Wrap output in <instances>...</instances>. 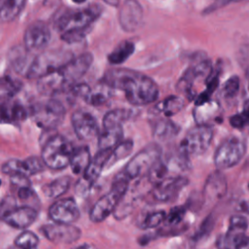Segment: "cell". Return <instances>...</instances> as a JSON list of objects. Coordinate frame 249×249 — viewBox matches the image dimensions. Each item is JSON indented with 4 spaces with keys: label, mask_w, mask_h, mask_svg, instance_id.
I'll return each mask as SVG.
<instances>
[{
    "label": "cell",
    "mask_w": 249,
    "mask_h": 249,
    "mask_svg": "<svg viewBox=\"0 0 249 249\" xmlns=\"http://www.w3.org/2000/svg\"><path fill=\"white\" fill-rule=\"evenodd\" d=\"M134 52V45L131 42L124 41L109 53L108 60L112 64H121L126 60Z\"/></svg>",
    "instance_id": "1f68e13d"
},
{
    "label": "cell",
    "mask_w": 249,
    "mask_h": 249,
    "mask_svg": "<svg viewBox=\"0 0 249 249\" xmlns=\"http://www.w3.org/2000/svg\"><path fill=\"white\" fill-rule=\"evenodd\" d=\"M186 185H188V179L183 176L166 177L154 186L152 196L159 202L170 201L179 195Z\"/></svg>",
    "instance_id": "4fadbf2b"
},
{
    "label": "cell",
    "mask_w": 249,
    "mask_h": 249,
    "mask_svg": "<svg viewBox=\"0 0 249 249\" xmlns=\"http://www.w3.org/2000/svg\"><path fill=\"white\" fill-rule=\"evenodd\" d=\"M184 107V100L176 95L168 96L162 101L159 102L155 109L160 113H162L165 117H171L180 112Z\"/></svg>",
    "instance_id": "f1b7e54d"
},
{
    "label": "cell",
    "mask_w": 249,
    "mask_h": 249,
    "mask_svg": "<svg viewBox=\"0 0 249 249\" xmlns=\"http://www.w3.org/2000/svg\"><path fill=\"white\" fill-rule=\"evenodd\" d=\"M246 151L245 143L237 137L224 140L214 155V163L218 169H228L237 164Z\"/></svg>",
    "instance_id": "30bf717a"
},
{
    "label": "cell",
    "mask_w": 249,
    "mask_h": 249,
    "mask_svg": "<svg viewBox=\"0 0 249 249\" xmlns=\"http://www.w3.org/2000/svg\"><path fill=\"white\" fill-rule=\"evenodd\" d=\"M90 160V152L87 146H82L75 149L70 161L72 172L76 175H82L89 166Z\"/></svg>",
    "instance_id": "cb8c5ba5"
},
{
    "label": "cell",
    "mask_w": 249,
    "mask_h": 249,
    "mask_svg": "<svg viewBox=\"0 0 249 249\" xmlns=\"http://www.w3.org/2000/svg\"><path fill=\"white\" fill-rule=\"evenodd\" d=\"M213 138L211 125L196 124L190 128L181 140L179 151L187 156H197L203 154L210 146Z\"/></svg>",
    "instance_id": "ba28073f"
},
{
    "label": "cell",
    "mask_w": 249,
    "mask_h": 249,
    "mask_svg": "<svg viewBox=\"0 0 249 249\" xmlns=\"http://www.w3.org/2000/svg\"><path fill=\"white\" fill-rule=\"evenodd\" d=\"M41 233L55 244H70L77 241L81 236V230L72 224L53 223L40 228Z\"/></svg>",
    "instance_id": "8fae6325"
},
{
    "label": "cell",
    "mask_w": 249,
    "mask_h": 249,
    "mask_svg": "<svg viewBox=\"0 0 249 249\" xmlns=\"http://www.w3.org/2000/svg\"><path fill=\"white\" fill-rule=\"evenodd\" d=\"M165 216H166V214L162 210H157V211L150 212L145 216L144 220L142 221V223L140 225V228L143 230H150V229L157 228L162 222H164Z\"/></svg>",
    "instance_id": "8d00e7d4"
},
{
    "label": "cell",
    "mask_w": 249,
    "mask_h": 249,
    "mask_svg": "<svg viewBox=\"0 0 249 249\" xmlns=\"http://www.w3.org/2000/svg\"><path fill=\"white\" fill-rule=\"evenodd\" d=\"M221 108L218 102L209 100L201 105L196 106L194 110V118L197 124L210 125L211 122L221 121Z\"/></svg>",
    "instance_id": "44dd1931"
},
{
    "label": "cell",
    "mask_w": 249,
    "mask_h": 249,
    "mask_svg": "<svg viewBox=\"0 0 249 249\" xmlns=\"http://www.w3.org/2000/svg\"><path fill=\"white\" fill-rule=\"evenodd\" d=\"M18 197L19 198L20 201H22L24 203L30 202V206H32V207H34L32 202H36V203L39 202L37 195L34 192V190L31 188V186L18 188Z\"/></svg>",
    "instance_id": "60d3db41"
},
{
    "label": "cell",
    "mask_w": 249,
    "mask_h": 249,
    "mask_svg": "<svg viewBox=\"0 0 249 249\" xmlns=\"http://www.w3.org/2000/svg\"><path fill=\"white\" fill-rule=\"evenodd\" d=\"M247 228H248V222H247V219L244 216H242V215H232L231 217L229 230L245 233Z\"/></svg>",
    "instance_id": "b9f144b4"
},
{
    "label": "cell",
    "mask_w": 249,
    "mask_h": 249,
    "mask_svg": "<svg viewBox=\"0 0 249 249\" xmlns=\"http://www.w3.org/2000/svg\"><path fill=\"white\" fill-rule=\"evenodd\" d=\"M92 59V55L89 53H82L78 57H74L58 70L69 89L74 86L75 83L88 71Z\"/></svg>",
    "instance_id": "e0dca14e"
},
{
    "label": "cell",
    "mask_w": 249,
    "mask_h": 249,
    "mask_svg": "<svg viewBox=\"0 0 249 249\" xmlns=\"http://www.w3.org/2000/svg\"><path fill=\"white\" fill-rule=\"evenodd\" d=\"M17 207V201L14 196H5L1 202V216Z\"/></svg>",
    "instance_id": "ee69618b"
},
{
    "label": "cell",
    "mask_w": 249,
    "mask_h": 249,
    "mask_svg": "<svg viewBox=\"0 0 249 249\" xmlns=\"http://www.w3.org/2000/svg\"><path fill=\"white\" fill-rule=\"evenodd\" d=\"M103 83L123 90L127 101L135 106H143L156 101L159 96L157 84L148 76L125 68L108 70L102 80Z\"/></svg>",
    "instance_id": "6da1fadb"
},
{
    "label": "cell",
    "mask_w": 249,
    "mask_h": 249,
    "mask_svg": "<svg viewBox=\"0 0 249 249\" xmlns=\"http://www.w3.org/2000/svg\"><path fill=\"white\" fill-rule=\"evenodd\" d=\"M100 13L101 8L98 5H90L82 10H68L57 18L55 25L61 32L87 28L99 17Z\"/></svg>",
    "instance_id": "52a82bcc"
},
{
    "label": "cell",
    "mask_w": 249,
    "mask_h": 249,
    "mask_svg": "<svg viewBox=\"0 0 249 249\" xmlns=\"http://www.w3.org/2000/svg\"><path fill=\"white\" fill-rule=\"evenodd\" d=\"M248 187H249V186H248Z\"/></svg>",
    "instance_id": "11a10c76"
},
{
    "label": "cell",
    "mask_w": 249,
    "mask_h": 249,
    "mask_svg": "<svg viewBox=\"0 0 249 249\" xmlns=\"http://www.w3.org/2000/svg\"><path fill=\"white\" fill-rule=\"evenodd\" d=\"M71 124L76 136L83 141H89L99 133L95 117L85 110L75 111L71 116Z\"/></svg>",
    "instance_id": "7c38bea8"
},
{
    "label": "cell",
    "mask_w": 249,
    "mask_h": 249,
    "mask_svg": "<svg viewBox=\"0 0 249 249\" xmlns=\"http://www.w3.org/2000/svg\"><path fill=\"white\" fill-rule=\"evenodd\" d=\"M111 95L112 88L102 82L95 88L90 89L89 92L84 100L92 106H100L106 103L110 99Z\"/></svg>",
    "instance_id": "4316f807"
},
{
    "label": "cell",
    "mask_w": 249,
    "mask_h": 249,
    "mask_svg": "<svg viewBox=\"0 0 249 249\" xmlns=\"http://www.w3.org/2000/svg\"><path fill=\"white\" fill-rule=\"evenodd\" d=\"M73 58L72 53L66 50H51L44 52L32 59L25 76L28 79H40L59 70Z\"/></svg>",
    "instance_id": "277c9868"
},
{
    "label": "cell",
    "mask_w": 249,
    "mask_h": 249,
    "mask_svg": "<svg viewBox=\"0 0 249 249\" xmlns=\"http://www.w3.org/2000/svg\"><path fill=\"white\" fill-rule=\"evenodd\" d=\"M230 124H231L232 127L239 128V129H240V128H243L244 126H247L246 121H245V119H244V117L242 116L241 113L232 115V116L230 118Z\"/></svg>",
    "instance_id": "f6af8a7d"
},
{
    "label": "cell",
    "mask_w": 249,
    "mask_h": 249,
    "mask_svg": "<svg viewBox=\"0 0 249 249\" xmlns=\"http://www.w3.org/2000/svg\"><path fill=\"white\" fill-rule=\"evenodd\" d=\"M71 178L69 176L58 177L42 187V192L49 198H57L69 189Z\"/></svg>",
    "instance_id": "d4e9b609"
},
{
    "label": "cell",
    "mask_w": 249,
    "mask_h": 249,
    "mask_svg": "<svg viewBox=\"0 0 249 249\" xmlns=\"http://www.w3.org/2000/svg\"><path fill=\"white\" fill-rule=\"evenodd\" d=\"M76 249H95V247L93 245H91V244H83V245L79 246Z\"/></svg>",
    "instance_id": "681fc988"
},
{
    "label": "cell",
    "mask_w": 249,
    "mask_h": 249,
    "mask_svg": "<svg viewBox=\"0 0 249 249\" xmlns=\"http://www.w3.org/2000/svg\"><path fill=\"white\" fill-rule=\"evenodd\" d=\"M38 243V236L30 231H23L14 240V244L20 249H36Z\"/></svg>",
    "instance_id": "d590c367"
},
{
    "label": "cell",
    "mask_w": 249,
    "mask_h": 249,
    "mask_svg": "<svg viewBox=\"0 0 249 249\" xmlns=\"http://www.w3.org/2000/svg\"><path fill=\"white\" fill-rule=\"evenodd\" d=\"M245 75H246L247 83H248V86H249V66H248V67H247V69H246V73H245Z\"/></svg>",
    "instance_id": "f907efd6"
},
{
    "label": "cell",
    "mask_w": 249,
    "mask_h": 249,
    "mask_svg": "<svg viewBox=\"0 0 249 249\" xmlns=\"http://www.w3.org/2000/svg\"><path fill=\"white\" fill-rule=\"evenodd\" d=\"M231 1H240V0H231Z\"/></svg>",
    "instance_id": "db71d44e"
},
{
    "label": "cell",
    "mask_w": 249,
    "mask_h": 249,
    "mask_svg": "<svg viewBox=\"0 0 249 249\" xmlns=\"http://www.w3.org/2000/svg\"><path fill=\"white\" fill-rule=\"evenodd\" d=\"M131 112L126 109H114L107 112L102 121L103 128H110L116 126H123V124L125 123L129 117Z\"/></svg>",
    "instance_id": "f546056e"
},
{
    "label": "cell",
    "mask_w": 249,
    "mask_h": 249,
    "mask_svg": "<svg viewBox=\"0 0 249 249\" xmlns=\"http://www.w3.org/2000/svg\"><path fill=\"white\" fill-rule=\"evenodd\" d=\"M24 0H0V17L3 22L15 19L20 13Z\"/></svg>",
    "instance_id": "83f0119b"
},
{
    "label": "cell",
    "mask_w": 249,
    "mask_h": 249,
    "mask_svg": "<svg viewBox=\"0 0 249 249\" xmlns=\"http://www.w3.org/2000/svg\"><path fill=\"white\" fill-rule=\"evenodd\" d=\"M240 209H241L243 212L249 213V201H243V202L240 204Z\"/></svg>",
    "instance_id": "7dc6e473"
},
{
    "label": "cell",
    "mask_w": 249,
    "mask_h": 249,
    "mask_svg": "<svg viewBox=\"0 0 249 249\" xmlns=\"http://www.w3.org/2000/svg\"><path fill=\"white\" fill-rule=\"evenodd\" d=\"M51 40V31L43 21H35L28 25L23 35L24 47L29 52L44 49Z\"/></svg>",
    "instance_id": "2e32d148"
},
{
    "label": "cell",
    "mask_w": 249,
    "mask_h": 249,
    "mask_svg": "<svg viewBox=\"0 0 249 249\" xmlns=\"http://www.w3.org/2000/svg\"><path fill=\"white\" fill-rule=\"evenodd\" d=\"M90 28L87 27V28H81V29H72L69 31H65L62 32L61 34V40L68 43V44H73V43H77L81 40H83L87 33L89 32Z\"/></svg>",
    "instance_id": "ab89813d"
},
{
    "label": "cell",
    "mask_w": 249,
    "mask_h": 249,
    "mask_svg": "<svg viewBox=\"0 0 249 249\" xmlns=\"http://www.w3.org/2000/svg\"><path fill=\"white\" fill-rule=\"evenodd\" d=\"M227 192V181L224 175L219 172L211 173L204 185L203 195L204 198L213 201L222 198Z\"/></svg>",
    "instance_id": "ffe728a7"
},
{
    "label": "cell",
    "mask_w": 249,
    "mask_h": 249,
    "mask_svg": "<svg viewBox=\"0 0 249 249\" xmlns=\"http://www.w3.org/2000/svg\"><path fill=\"white\" fill-rule=\"evenodd\" d=\"M143 19V10L136 0H125L119 12V21L126 32L139 28Z\"/></svg>",
    "instance_id": "ac0fdd59"
},
{
    "label": "cell",
    "mask_w": 249,
    "mask_h": 249,
    "mask_svg": "<svg viewBox=\"0 0 249 249\" xmlns=\"http://www.w3.org/2000/svg\"><path fill=\"white\" fill-rule=\"evenodd\" d=\"M44 161L38 157H29L25 160H9L1 166V171L9 176L14 174H21L31 176L43 171Z\"/></svg>",
    "instance_id": "9a60e30c"
},
{
    "label": "cell",
    "mask_w": 249,
    "mask_h": 249,
    "mask_svg": "<svg viewBox=\"0 0 249 249\" xmlns=\"http://www.w3.org/2000/svg\"><path fill=\"white\" fill-rule=\"evenodd\" d=\"M102 1L110 6H113V7H117L120 3V0H102Z\"/></svg>",
    "instance_id": "c3c4849f"
},
{
    "label": "cell",
    "mask_w": 249,
    "mask_h": 249,
    "mask_svg": "<svg viewBox=\"0 0 249 249\" xmlns=\"http://www.w3.org/2000/svg\"><path fill=\"white\" fill-rule=\"evenodd\" d=\"M124 130L123 126H116L110 128H103V131L98 136L99 150L113 149L121 141H123Z\"/></svg>",
    "instance_id": "603a6c76"
},
{
    "label": "cell",
    "mask_w": 249,
    "mask_h": 249,
    "mask_svg": "<svg viewBox=\"0 0 249 249\" xmlns=\"http://www.w3.org/2000/svg\"><path fill=\"white\" fill-rule=\"evenodd\" d=\"M10 249H20V248H18V247H17V246L15 245L14 247H12V248H10Z\"/></svg>",
    "instance_id": "f5cc1de1"
},
{
    "label": "cell",
    "mask_w": 249,
    "mask_h": 249,
    "mask_svg": "<svg viewBox=\"0 0 249 249\" xmlns=\"http://www.w3.org/2000/svg\"><path fill=\"white\" fill-rule=\"evenodd\" d=\"M1 217L8 226L18 230H25L36 221L38 211L35 207L22 205L15 207Z\"/></svg>",
    "instance_id": "d6986e66"
},
{
    "label": "cell",
    "mask_w": 249,
    "mask_h": 249,
    "mask_svg": "<svg viewBox=\"0 0 249 249\" xmlns=\"http://www.w3.org/2000/svg\"><path fill=\"white\" fill-rule=\"evenodd\" d=\"M28 116L27 110L19 103L9 104L2 102L1 120L3 123H18L24 121Z\"/></svg>",
    "instance_id": "7402d4cb"
},
{
    "label": "cell",
    "mask_w": 249,
    "mask_h": 249,
    "mask_svg": "<svg viewBox=\"0 0 249 249\" xmlns=\"http://www.w3.org/2000/svg\"><path fill=\"white\" fill-rule=\"evenodd\" d=\"M239 78L237 76H232L229 78L223 85L221 93L225 98L234 97L239 90Z\"/></svg>",
    "instance_id": "f35d334b"
},
{
    "label": "cell",
    "mask_w": 249,
    "mask_h": 249,
    "mask_svg": "<svg viewBox=\"0 0 249 249\" xmlns=\"http://www.w3.org/2000/svg\"><path fill=\"white\" fill-rule=\"evenodd\" d=\"M168 169H169L168 165L161 159H160L153 164V166L150 168V170L147 173L149 182L153 184V186L160 183V181H162L167 177Z\"/></svg>",
    "instance_id": "e575fe53"
},
{
    "label": "cell",
    "mask_w": 249,
    "mask_h": 249,
    "mask_svg": "<svg viewBox=\"0 0 249 249\" xmlns=\"http://www.w3.org/2000/svg\"><path fill=\"white\" fill-rule=\"evenodd\" d=\"M242 116L244 117L245 121H246V124L247 126H249V99H247L244 104H243V109L241 111Z\"/></svg>",
    "instance_id": "bcb514c9"
},
{
    "label": "cell",
    "mask_w": 249,
    "mask_h": 249,
    "mask_svg": "<svg viewBox=\"0 0 249 249\" xmlns=\"http://www.w3.org/2000/svg\"><path fill=\"white\" fill-rule=\"evenodd\" d=\"M185 215H186V207L175 206L172 209H170L168 214H166L164 219V224L165 226H168V227L177 226L183 221Z\"/></svg>",
    "instance_id": "74e56055"
},
{
    "label": "cell",
    "mask_w": 249,
    "mask_h": 249,
    "mask_svg": "<svg viewBox=\"0 0 249 249\" xmlns=\"http://www.w3.org/2000/svg\"><path fill=\"white\" fill-rule=\"evenodd\" d=\"M179 131L180 128L176 124L169 120H161L156 124L154 135L161 141H166L174 138Z\"/></svg>",
    "instance_id": "4dcf8cb0"
},
{
    "label": "cell",
    "mask_w": 249,
    "mask_h": 249,
    "mask_svg": "<svg viewBox=\"0 0 249 249\" xmlns=\"http://www.w3.org/2000/svg\"><path fill=\"white\" fill-rule=\"evenodd\" d=\"M161 148L155 143H152L137 154L125 164L123 169L124 174L131 179H136L143 174H147L153 164L160 159Z\"/></svg>",
    "instance_id": "9c48e42d"
},
{
    "label": "cell",
    "mask_w": 249,
    "mask_h": 249,
    "mask_svg": "<svg viewBox=\"0 0 249 249\" xmlns=\"http://www.w3.org/2000/svg\"><path fill=\"white\" fill-rule=\"evenodd\" d=\"M74 150L71 142L67 138L55 134L49 137L45 142L41 159L47 167L60 170L70 165Z\"/></svg>",
    "instance_id": "3957f363"
},
{
    "label": "cell",
    "mask_w": 249,
    "mask_h": 249,
    "mask_svg": "<svg viewBox=\"0 0 249 249\" xmlns=\"http://www.w3.org/2000/svg\"><path fill=\"white\" fill-rule=\"evenodd\" d=\"M22 88L19 80L11 76H4L1 80V97L2 99H10L15 96Z\"/></svg>",
    "instance_id": "d6a6232c"
},
{
    "label": "cell",
    "mask_w": 249,
    "mask_h": 249,
    "mask_svg": "<svg viewBox=\"0 0 249 249\" xmlns=\"http://www.w3.org/2000/svg\"><path fill=\"white\" fill-rule=\"evenodd\" d=\"M31 115L38 126L45 130H51L63 122L65 108L59 100L51 98L46 102L34 105L31 108Z\"/></svg>",
    "instance_id": "8992f818"
},
{
    "label": "cell",
    "mask_w": 249,
    "mask_h": 249,
    "mask_svg": "<svg viewBox=\"0 0 249 249\" xmlns=\"http://www.w3.org/2000/svg\"><path fill=\"white\" fill-rule=\"evenodd\" d=\"M74 3H78V4H81V3H83V2H85L86 0H72Z\"/></svg>",
    "instance_id": "816d5d0a"
},
{
    "label": "cell",
    "mask_w": 249,
    "mask_h": 249,
    "mask_svg": "<svg viewBox=\"0 0 249 249\" xmlns=\"http://www.w3.org/2000/svg\"><path fill=\"white\" fill-rule=\"evenodd\" d=\"M129 181L130 179L123 171L116 176L110 191L99 197L92 205L89 211L91 222L100 223L115 212L118 204L129 188Z\"/></svg>",
    "instance_id": "7a4b0ae2"
},
{
    "label": "cell",
    "mask_w": 249,
    "mask_h": 249,
    "mask_svg": "<svg viewBox=\"0 0 249 249\" xmlns=\"http://www.w3.org/2000/svg\"><path fill=\"white\" fill-rule=\"evenodd\" d=\"M112 149L99 150L91 159L89 166L81 175L75 186V193L79 197H87L104 167L107 166Z\"/></svg>",
    "instance_id": "5b68a950"
},
{
    "label": "cell",
    "mask_w": 249,
    "mask_h": 249,
    "mask_svg": "<svg viewBox=\"0 0 249 249\" xmlns=\"http://www.w3.org/2000/svg\"><path fill=\"white\" fill-rule=\"evenodd\" d=\"M49 217L55 223L72 224L80 217V210L74 198H60L50 206Z\"/></svg>",
    "instance_id": "5bb4252c"
},
{
    "label": "cell",
    "mask_w": 249,
    "mask_h": 249,
    "mask_svg": "<svg viewBox=\"0 0 249 249\" xmlns=\"http://www.w3.org/2000/svg\"><path fill=\"white\" fill-rule=\"evenodd\" d=\"M132 149H133V141L132 140L127 139V140L121 141L116 147H114L112 149L107 166H111L116 161L121 160L122 159H124L127 156H129L130 153L132 152Z\"/></svg>",
    "instance_id": "836d02e7"
},
{
    "label": "cell",
    "mask_w": 249,
    "mask_h": 249,
    "mask_svg": "<svg viewBox=\"0 0 249 249\" xmlns=\"http://www.w3.org/2000/svg\"><path fill=\"white\" fill-rule=\"evenodd\" d=\"M10 180H11V183L13 185L17 186L18 188L25 187V186H31L30 181L28 179V176H25V175L14 174V175L10 176Z\"/></svg>",
    "instance_id": "7bdbcfd3"
},
{
    "label": "cell",
    "mask_w": 249,
    "mask_h": 249,
    "mask_svg": "<svg viewBox=\"0 0 249 249\" xmlns=\"http://www.w3.org/2000/svg\"><path fill=\"white\" fill-rule=\"evenodd\" d=\"M28 52L29 51L24 47V49L15 48L9 53V60L15 71L22 75H26L31 65V62H28Z\"/></svg>",
    "instance_id": "484cf974"
}]
</instances>
